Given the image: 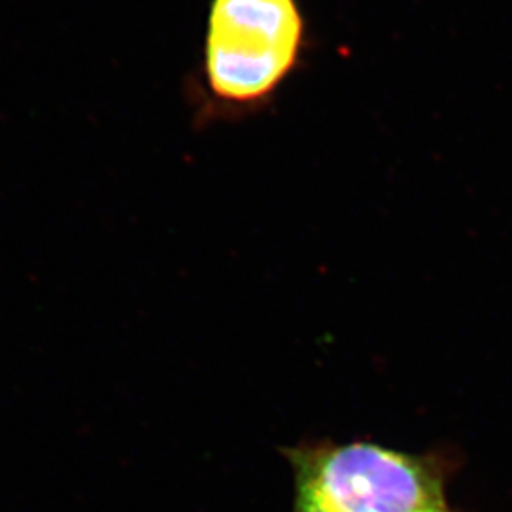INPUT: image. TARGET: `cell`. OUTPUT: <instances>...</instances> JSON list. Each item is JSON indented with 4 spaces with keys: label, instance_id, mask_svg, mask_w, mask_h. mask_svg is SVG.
<instances>
[{
    "label": "cell",
    "instance_id": "obj_3",
    "mask_svg": "<svg viewBox=\"0 0 512 512\" xmlns=\"http://www.w3.org/2000/svg\"><path fill=\"white\" fill-rule=\"evenodd\" d=\"M426 512H450L448 511V508H446V504H443V506H438V508L430 509V511Z\"/></svg>",
    "mask_w": 512,
    "mask_h": 512
},
{
    "label": "cell",
    "instance_id": "obj_2",
    "mask_svg": "<svg viewBox=\"0 0 512 512\" xmlns=\"http://www.w3.org/2000/svg\"><path fill=\"white\" fill-rule=\"evenodd\" d=\"M294 512H426L443 506V474L433 459L373 443H320L289 451Z\"/></svg>",
    "mask_w": 512,
    "mask_h": 512
},
{
    "label": "cell",
    "instance_id": "obj_1",
    "mask_svg": "<svg viewBox=\"0 0 512 512\" xmlns=\"http://www.w3.org/2000/svg\"><path fill=\"white\" fill-rule=\"evenodd\" d=\"M304 39L297 0H213L201 63L209 103L236 113L267 102L299 63Z\"/></svg>",
    "mask_w": 512,
    "mask_h": 512
}]
</instances>
